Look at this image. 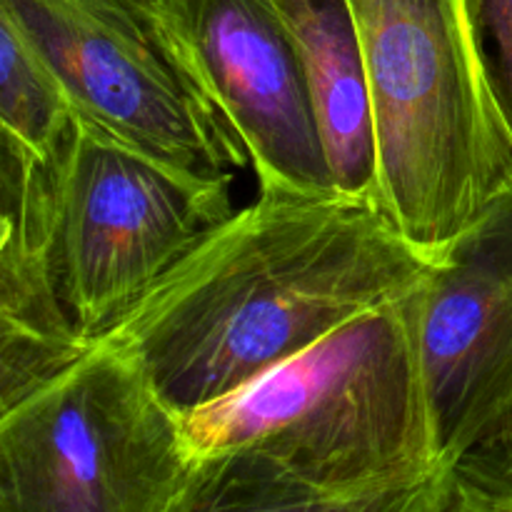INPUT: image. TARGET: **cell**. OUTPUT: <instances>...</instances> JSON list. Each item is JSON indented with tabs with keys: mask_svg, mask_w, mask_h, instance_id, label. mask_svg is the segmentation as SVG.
Here are the masks:
<instances>
[{
	"mask_svg": "<svg viewBox=\"0 0 512 512\" xmlns=\"http://www.w3.org/2000/svg\"><path fill=\"white\" fill-rule=\"evenodd\" d=\"M425 283L338 325L235 393L180 415L190 458L258 455L338 493L453 470L440 453L425 385Z\"/></svg>",
	"mask_w": 512,
	"mask_h": 512,
	"instance_id": "cell-2",
	"label": "cell"
},
{
	"mask_svg": "<svg viewBox=\"0 0 512 512\" xmlns=\"http://www.w3.org/2000/svg\"><path fill=\"white\" fill-rule=\"evenodd\" d=\"M443 500H445V495H443V498H440V500H438V503H435V505H433V508H428V510H425V512H438V510H440V503H443Z\"/></svg>",
	"mask_w": 512,
	"mask_h": 512,
	"instance_id": "cell-16",
	"label": "cell"
},
{
	"mask_svg": "<svg viewBox=\"0 0 512 512\" xmlns=\"http://www.w3.org/2000/svg\"><path fill=\"white\" fill-rule=\"evenodd\" d=\"M438 512H512V503L478 493V490L458 483L453 475L448 493H445V500L440 503Z\"/></svg>",
	"mask_w": 512,
	"mask_h": 512,
	"instance_id": "cell-15",
	"label": "cell"
},
{
	"mask_svg": "<svg viewBox=\"0 0 512 512\" xmlns=\"http://www.w3.org/2000/svg\"><path fill=\"white\" fill-rule=\"evenodd\" d=\"M420 350L440 453L455 468L512 413V178L425 283Z\"/></svg>",
	"mask_w": 512,
	"mask_h": 512,
	"instance_id": "cell-8",
	"label": "cell"
},
{
	"mask_svg": "<svg viewBox=\"0 0 512 512\" xmlns=\"http://www.w3.org/2000/svg\"><path fill=\"white\" fill-rule=\"evenodd\" d=\"M480 53L512 138V0H468Z\"/></svg>",
	"mask_w": 512,
	"mask_h": 512,
	"instance_id": "cell-13",
	"label": "cell"
},
{
	"mask_svg": "<svg viewBox=\"0 0 512 512\" xmlns=\"http://www.w3.org/2000/svg\"><path fill=\"white\" fill-rule=\"evenodd\" d=\"M435 265L373 203L258 195L98 343L185 415L410 293Z\"/></svg>",
	"mask_w": 512,
	"mask_h": 512,
	"instance_id": "cell-1",
	"label": "cell"
},
{
	"mask_svg": "<svg viewBox=\"0 0 512 512\" xmlns=\"http://www.w3.org/2000/svg\"><path fill=\"white\" fill-rule=\"evenodd\" d=\"M275 8L303 68L335 193L375 205L373 100L348 0H275Z\"/></svg>",
	"mask_w": 512,
	"mask_h": 512,
	"instance_id": "cell-10",
	"label": "cell"
},
{
	"mask_svg": "<svg viewBox=\"0 0 512 512\" xmlns=\"http://www.w3.org/2000/svg\"><path fill=\"white\" fill-rule=\"evenodd\" d=\"M378 140L375 205L440 263L512 178L505 128L468 0H348Z\"/></svg>",
	"mask_w": 512,
	"mask_h": 512,
	"instance_id": "cell-3",
	"label": "cell"
},
{
	"mask_svg": "<svg viewBox=\"0 0 512 512\" xmlns=\"http://www.w3.org/2000/svg\"><path fill=\"white\" fill-rule=\"evenodd\" d=\"M188 83L243 145L260 195L340 198L275 0H143Z\"/></svg>",
	"mask_w": 512,
	"mask_h": 512,
	"instance_id": "cell-7",
	"label": "cell"
},
{
	"mask_svg": "<svg viewBox=\"0 0 512 512\" xmlns=\"http://www.w3.org/2000/svg\"><path fill=\"white\" fill-rule=\"evenodd\" d=\"M233 213L230 178L185 173L75 115L53 270L78 333L98 343Z\"/></svg>",
	"mask_w": 512,
	"mask_h": 512,
	"instance_id": "cell-5",
	"label": "cell"
},
{
	"mask_svg": "<svg viewBox=\"0 0 512 512\" xmlns=\"http://www.w3.org/2000/svg\"><path fill=\"white\" fill-rule=\"evenodd\" d=\"M458 483L512 503V413L503 433L453 468Z\"/></svg>",
	"mask_w": 512,
	"mask_h": 512,
	"instance_id": "cell-14",
	"label": "cell"
},
{
	"mask_svg": "<svg viewBox=\"0 0 512 512\" xmlns=\"http://www.w3.org/2000/svg\"><path fill=\"white\" fill-rule=\"evenodd\" d=\"M453 470L413 483L338 493L248 453L198 458L168 512H425L450 488Z\"/></svg>",
	"mask_w": 512,
	"mask_h": 512,
	"instance_id": "cell-11",
	"label": "cell"
},
{
	"mask_svg": "<svg viewBox=\"0 0 512 512\" xmlns=\"http://www.w3.org/2000/svg\"><path fill=\"white\" fill-rule=\"evenodd\" d=\"M190 465L180 415L103 343L0 410V512H168Z\"/></svg>",
	"mask_w": 512,
	"mask_h": 512,
	"instance_id": "cell-4",
	"label": "cell"
},
{
	"mask_svg": "<svg viewBox=\"0 0 512 512\" xmlns=\"http://www.w3.org/2000/svg\"><path fill=\"white\" fill-rule=\"evenodd\" d=\"M75 110L58 73L18 15L0 3V140L33 158L70 143Z\"/></svg>",
	"mask_w": 512,
	"mask_h": 512,
	"instance_id": "cell-12",
	"label": "cell"
},
{
	"mask_svg": "<svg viewBox=\"0 0 512 512\" xmlns=\"http://www.w3.org/2000/svg\"><path fill=\"white\" fill-rule=\"evenodd\" d=\"M58 73L75 115L203 178H233L243 145L188 83L143 0H0Z\"/></svg>",
	"mask_w": 512,
	"mask_h": 512,
	"instance_id": "cell-6",
	"label": "cell"
},
{
	"mask_svg": "<svg viewBox=\"0 0 512 512\" xmlns=\"http://www.w3.org/2000/svg\"><path fill=\"white\" fill-rule=\"evenodd\" d=\"M60 188L45 175L0 183V410L83 358L53 270Z\"/></svg>",
	"mask_w": 512,
	"mask_h": 512,
	"instance_id": "cell-9",
	"label": "cell"
}]
</instances>
